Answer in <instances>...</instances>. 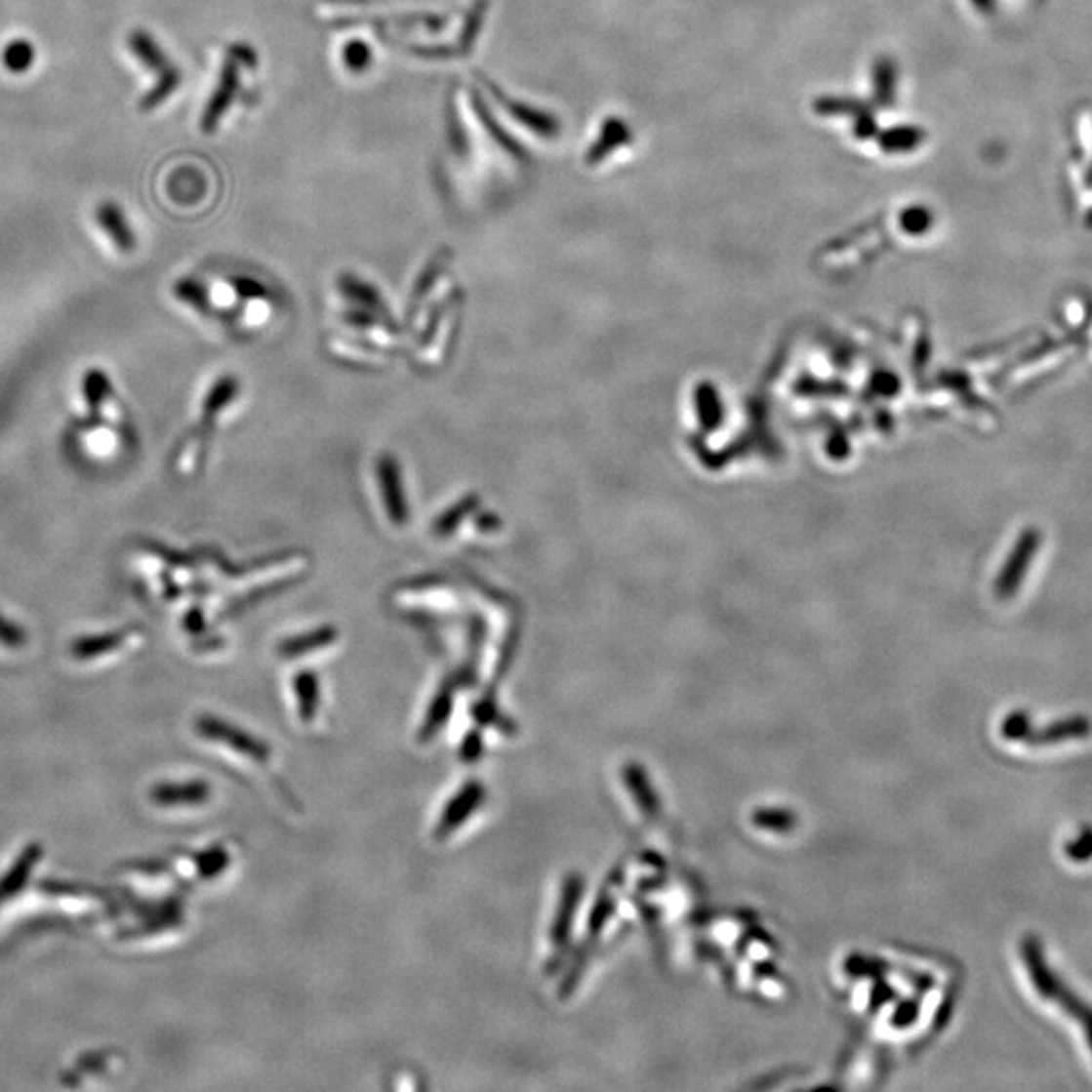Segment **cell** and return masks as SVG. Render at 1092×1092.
Returning a JSON list of instances; mask_svg holds the SVG:
<instances>
[{"label":"cell","mask_w":1092,"mask_h":1092,"mask_svg":"<svg viewBox=\"0 0 1092 1092\" xmlns=\"http://www.w3.org/2000/svg\"><path fill=\"white\" fill-rule=\"evenodd\" d=\"M631 142V130L622 118H607L595 138V142L589 146L585 154V162L589 166H597L605 162L615 150Z\"/></svg>","instance_id":"12"},{"label":"cell","mask_w":1092,"mask_h":1092,"mask_svg":"<svg viewBox=\"0 0 1092 1092\" xmlns=\"http://www.w3.org/2000/svg\"><path fill=\"white\" fill-rule=\"evenodd\" d=\"M262 90V58L254 45L231 43L221 55L217 79L201 111V132L215 134L237 109L256 103Z\"/></svg>","instance_id":"3"},{"label":"cell","mask_w":1092,"mask_h":1092,"mask_svg":"<svg viewBox=\"0 0 1092 1092\" xmlns=\"http://www.w3.org/2000/svg\"><path fill=\"white\" fill-rule=\"evenodd\" d=\"M318 678L312 674V671H303L296 678V696H298V710L302 720L307 724L312 722L316 712H318V705H320V690H318Z\"/></svg>","instance_id":"18"},{"label":"cell","mask_w":1092,"mask_h":1092,"mask_svg":"<svg viewBox=\"0 0 1092 1092\" xmlns=\"http://www.w3.org/2000/svg\"><path fill=\"white\" fill-rule=\"evenodd\" d=\"M931 213L925 207H909L901 213V225L909 233H922L931 225Z\"/></svg>","instance_id":"21"},{"label":"cell","mask_w":1092,"mask_h":1092,"mask_svg":"<svg viewBox=\"0 0 1092 1092\" xmlns=\"http://www.w3.org/2000/svg\"><path fill=\"white\" fill-rule=\"evenodd\" d=\"M197 728L205 739L221 743V745H227L229 748L237 750L239 754H243V757H247L251 761L265 765L271 759L269 745L263 743L262 739H256L254 735L241 731L239 726L222 722L215 716H203L197 722Z\"/></svg>","instance_id":"7"},{"label":"cell","mask_w":1092,"mask_h":1092,"mask_svg":"<svg viewBox=\"0 0 1092 1092\" xmlns=\"http://www.w3.org/2000/svg\"><path fill=\"white\" fill-rule=\"evenodd\" d=\"M452 710H454V690L452 686H443L439 694L433 698L427 716L424 720V726L419 728L417 741L422 745L433 741L435 735L447 724V720H450Z\"/></svg>","instance_id":"15"},{"label":"cell","mask_w":1092,"mask_h":1092,"mask_svg":"<svg viewBox=\"0 0 1092 1092\" xmlns=\"http://www.w3.org/2000/svg\"><path fill=\"white\" fill-rule=\"evenodd\" d=\"M896 88H899V67L894 60L882 55L880 60L872 65V98L880 107H890L896 100Z\"/></svg>","instance_id":"16"},{"label":"cell","mask_w":1092,"mask_h":1092,"mask_svg":"<svg viewBox=\"0 0 1092 1092\" xmlns=\"http://www.w3.org/2000/svg\"><path fill=\"white\" fill-rule=\"evenodd\" d=\"M1071 856L1082 860L1088 858L1092 854V831H1080L1078 839L1074 844H1071Z\"/></svg>","instance_id":"26"},{"label":"cell","mask_w":1092,"mask_h":1092,"mask_svg":"<svg viewBox=\"0 0 1092 1092\" xmlns=\"http://www.w3.org/2000/svg\"><path fill=\"white\" fill-rule=\"evenodd\" d=\"M1026 961H1028V969H1030V977H1031L1033 986L1038 988L1046 997H1054L1062 1007H1067L1071 1014H1074L1080 1022H1084V1026L1090 1030L1088 1031V1042L1092 1046V1010H1088L1086 1005H1082L1074 997H1069L1067 990H1064V986L1058 982V977H1054V973L1050 975V971L1046 969V965L1042 961L1038 943H1028L1026 945Z\"/></svg>","instance_id":"6"},{"label":"cell","mask_w":1092,"mask_h":1092,"mask_svg":"<svg viewBox=\"0 0 1092 1092\" xmlns=\"http://www.w3.org/2000/svg\"><path fill=\"white\" fill-rule=\"evenodd\" d=\"M854 136L858 140H872L878 136V124L870 107H866L858 116H854Z\"/></svg>","instance_id":"23"},{"label":"cell","mask_w":1092,"mask_h":1092,"mask_svg":"<svg viewBox=\"0 0 1092 1092\" xmlns=\"http://www.w3.org/2000/svg\"><path fill=\"white\" fill-rule=\"evenodd\" d=\"M96 222L120 254H132L136 249V233L116 203H101L96 209Z\"/></svg>","instance_id":"11"},{"label":"cell","mask_w":1092,"mask_h":1092,"mask_svg":"<svg viewBox=\"0 0 1092 1092\" xmlns=\"http://www.w3.org/2000/svg\"><path fill=\"white\" fill-rule=\"evenodd\" d=\"M0 643L13 650H19L26 643L24 631L19 626H13V622H9L5 615H0Z\"/></svg>","instance_id":"25"},{"label":"cell","mask_w":1092,"mask_h":1092,"mask_svg":"<svg viewBox=\"0 0 1092 1092\" xmlns=\"http://www.w3.org/2000/svg\"><path fill=\"white\" fill-rule=\"evenodd\" d=\"M526 150L496 114L480 83H456L445 107L443 188L462 207L500 203L516 192Z\"/></svg>","instance_id":"1"},{"label":"cell","mask_w":1092,"mask_h":1092,"mask_svg":"<svg viewBox=\"0 0 1092 1092\" xmlns=\"http://www.w3.org/2000/svg\"><path fill=\"white\" fill-rule=\"evenodd\" d=\"M581 888H583V884H581L579 876H569L563 884L561 903H558L556 918H554V925H552V945H554L556 950L565 949V943L571 937V927H573L575 910H577V905H579Z\"/></svg>","instance_id":"13"},{"label":"cell","mask_w":1092,"mask_h":1092,"mask_svg":"<svg viewBox=\"0 0 1092 1092\" xmlns=\"http://www.w3.org/2000/svg\"><path fill=\"white\" fill-rule=\"evenodd\" d=\"M227 864H229V852H225L222 848H215V850L201 856L199 870L205 878H213V876H217V874L225 870Z\"/></svg>","instance_id":"22"},{"label":"cell","mask_w":1092,"mask_h":1092,"mask_svg":"<svg viewBox=\"0 0 1092 1092\" xmlns=\"http://www.w3.org/2000/svg\"><path fill=\"white\" fill-rule=\"evenodd\" d=\"M128 49L136 61L154 73V83L140 100V109L152 111L171 100L182 86V71L171 60V55L146 31H134L128 37Z\"/></svg>","instance_id":"4"},{"label":"cell","mask_w":1092,"mask_h":1092,"mask_svg":"<svg viewBox=\"0 0 1092 1092\" xmlns=\"http://www.w3.org/2000/svg\"><path fill=\"white\" fill-rule=\"evenodd\" d=\"M120 427L111 429L109 425H81L75 431V450L83 456H88L92 460V464H98V460H109V458H116V454L120 452L122 447V439L118 435Z\"/></svg>","instance_id":"10"},{"label":"cell","mask_w":1092,"mask_h":1092,"mask_svg":"<svg viewBox=\"0 0 1092 1092\" xmlns=\"http://www.w3.org/2000/svg\"><path fill=\"white\" fill-rule=\"evenodd\" d=\"M480 88L494 107L496 114L504 120L510 130L535 134L541 140H552L561 132V124L546 109L532 107L530 103L520 101L518 98L510 96L506 90H502L490 79H480Z\"/></svg>","instance_id":"5"},{"label":"cell","mask_w":1092,"mask_h":1092,"mask_svg":"<svg viewBox=\"0 0 1092 1092\" xmlns=\"http://www.w3.org/2000/svg\"><path fill=\"white\" fill-rule=\"evenodd\" d=\"M866 107H868L866 103L844 96H826L820 98L814 105V109L820 116H852V118L858 116Z\"/></svg>","instance_id":"20"},{"label":"cell","mask_w":1092,"mask_h":1092,"mask_svg":"<svg viewBox=\"0 0 1092 1092\" xmlns=\"http://www.w3.org/2000/svg\"><path fill=\"white\" fill-rule=\"evenodd\" d=\"M211 797V788L205 781H186V783H166L152 791V799L164 807L177 805H199Z\"/></svg>","instance_id":"14"},{"label":"cell","mask_w":1092,"mask_h":1092,"mask_svg":"<svg viewBox=\"0 0 1092 1092\" xmlns=\"http://www.w3.org/2000/svg\"><path fill=\"white\" fill-rule=\"evenodd\" d=\"M318 11L339 29H371L419 61H454L478 45L488 24L490 0H473L462 13L373 9L360 0H326Z\"/></svg>","instance_id":"2"},{"label":"cell","mask_w":1092,"mask_h":1092,"mask_svg":"<svg viewBox=\"0 0 1092 1092\" xmlns=\"http://www.w3.org/2000/svg\"><path fill=\"white\" fill-rule=\"evenodd\" d=\"M3 63L13 73H24L35 63V47L26 39L11 41L3 51Z\"/></svg>","instance_id":"19"},{"label":"cell","mask_w":1092,"mask_h":1092,"mask_svg":"<svg viewBox=\"0 0 1092 1092\" xmlns=\"http://www.w3.org/2000/svg\"><path fill=\"white\" fill-rule=\"evenodd\" d=\"M336 61L350 77L369 75L377 65V41L367 37H348L336 45Z\"/></svg>","instance_id":"9"},{"label":"cell","mask_w":1092,"mask_h":1092,"mask_svg":"<svg viewBox=\"0 0 1092 1092\" xmlns=\"http://www.w3.org/2000/svg\"><path fill=\"white\" fill-rule=\"evenodd\" d=\"M484 752V739L480 735V731H471L465 735L462 747H460V757L464 763H473L482 757Z\"/></svg>","instance_id":"24"},{"label":"cell","mask_w":1092,"mask_h":1092,"mask_svg":"<svg viewBox=\"0 0 1092 1092\" xmlns=\"http://www.w3.org/2000/svg\"><path fill=\"white\" fill-rule=\"evenodd\" d=\"M488 791L480 781H467L465 786L452 797V801L445 805L439 824L433 829L435 842H443L450 837L456 829H460L473 814L478 811L486 799Z\"/></svg>","instance_id":"8"},{"label":"cell","mask_w":1092,"mask_h":1092,"mask_svg":"<svg viewBox=\"0 0 1092 1092\" xmlns=\"http://www.w3.org/2000/svg\"><path fill=\"white\" fill-rule=\"evenodd\" d=\"M878 146L886 154H907L925 142V132L916 126H894L878 136Z\"/></svg>","instance_id":"17"}]
</instances>
